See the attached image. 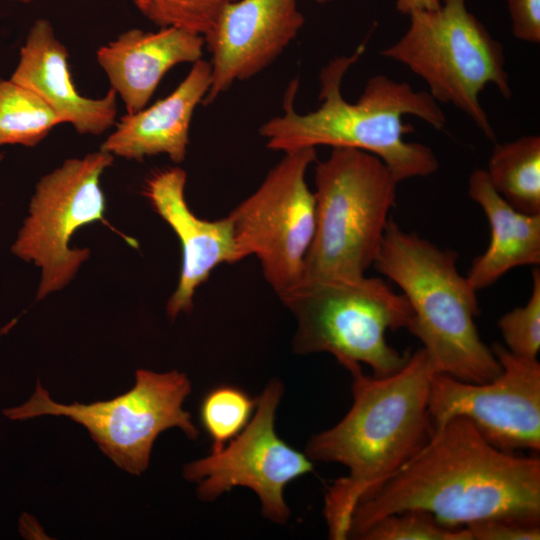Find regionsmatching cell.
I'll list each match as a JSON object with an SVG mask.
<instances>
[{
	"instance_id": "obj_12",
	"label": "cell",
	"mask_w": 540,
	"mask_h": 540,
	"mask_svg": "<svg viewBox=\"0 0 540 540\" xmlns=\"http://www.w3.org/2000/svg\"><path fill=\"white\" fill-rule=\"evenodd\" d=\"M491 350L502 369L490 381L470 383L434 373L428 398L433 430L453 417H465L502 451H539L540 363L500 343Z\"/></svg>"
},
{
	"instance_id": "obj_28",
	"label": "cell",
	"mask_w": 540,
	"mask_h": 540,
	"mask_svg": "<svg viewBox=\"0 0 540 540\" xmlns=\"http://www.w3.org/2000/svg\"><path fill=\"white\" fill-rule=\"evenodd\" d=\"M6 1H15V2H21V3H30V2H33L35 0H6Z\"/></svg>"
},
{
	"instance_id": "obj_9",
	"label": "cell",
	"mask_w": 540,
	"mask_h": 540,
	"mask_svg": "<svg viewBox=\"0 0 540 540\" xmlns=\"http://www.w3.org/2000/svg\"><path fill=\"white\" fill-rule=\"evenodd\" d=\"M316 148L284 152L260 186L229 214L238 262L254 255L280 297L297 286L315 232L314 192L306 181Z\"/></svg>"
},
{
	"instance_id": "obj_23",
	"label": "cell",
	"mask_w": 540,
	"mask_h": 540,
	"mask_svg": "<svg viewBox=\"0 0 540 540\" xmlns=\"http://www.w3.org/2000/svg\"><path fill=\"white\" fill-rule=\"evenodd\" d=\"M359 539L472 540V536L465 526H446L427 511L410 509L378 520Z\"/></svg>"
},
{
	"instance_id": "obj_3",
	"label": "cell",
	"mask_w": 540,
	"mask_h": 540,
	"mask_svg": "<svg viewBox=\"0 0 540 540\" xmlns=\"http://www.w3.org/2000/svg\"><path fill=\"white\" fill-rule=\"evenodd\" d=\"M364 51L362 43L350 56L337 57L321 69L320 105L313 111L301 114L294 109L297 82L292 83L283 113L259 129L266 146L282 152L318 146L359 149L381 159L398 183L433 174L439 167L436 155L425 144L406 141L413 128L403 120L412 115L437 130L445 127L446 116L428 91L375 75L355 102L343 97V78Z\"/></svg>"
},
{
	"instance_id": "obj_30",
	"label": "cell",
	"mask_w": 540,
	"mask_h": 540,
	"mask_svg": "<svg viewBox=\"0 0 540 540\" xmlns=\"http://www.w3.org/2000/svg\"><path fill=\"white\" fill-rule=\"evenodd\" d=\"M1 159H2V156H1V154H0V160H1Z\"/></svg>"
},
{
	"instance_id": "obj_13",
	"label": "cell",
	"mask_w": 540,
	"mask_h": 540,
	"mask_svg": "<svg viewBox=\"0 0 540 540\" xmlns=\"http://www.w3.org/2000/svg\"><path fill=\"white\" fill-rule=\"evenodd\" d=\"M298 0H234L220 11L204 37L211 55V85L203 104L214 102L235 82L268 67L304 24Z\"/></svg>"
},
{
	"instance_id": "obj_18",
	"label": "cell",
	"mask_w": 540,
	"mask_h": 540,
	"mask_svg": "<svg viewBox=\"0 0 540 540\" xmlns=\"http://www.w3.org/2000/svg\"><path fill=\"white\" fill-rule=\"evenodd\" d=\"M468 193L484 211L490 225L487 249L476 257L466 278L476 290L496 282L509 270L540 264V214L513 208L491 185L484 169L474 170Z\"/></svg>"
},
{
	"instance_id": "obj_1",
	"label": "cell",
	"mask_w": 540,
	"mask_h": 540,
	"mask_svg": "<svg viewBox=\"0 0 540 540\" xmlns=\"http://www.w3.org/2000/svg\"><path fill=\"white\" fill-rule=\"evenodd\" d=\"M410 509L451 527L486 519L539 525L540 459L502 451L467 418L453 417L358 502L348 538L359 539L378 520Z\"/></svg>"
},
{
	"instance_id": "obj_4",
	"label": "cell",
	"mask_w": 540,
	"mask_h": 540,
	"mask_svg": "<svg viewBox=\"0 0 540 540\" xmlns=\"http://www.w3.org/2000/svg\"><path fill=\"white\" fill-rule=\"evenodd\" d=\"M457 259L456 251L389 219L373 265L401 289L413 313L408 330L422 342L435 372L482 383L502 368L479 335L477 291L459 273Z\"/></svg>"
},
{
	"instance_id": "obj_27",
	"label": "cell",
	"mask_w": 540,
	"mask_h": 540,
	"mask_svg": "<svg viewBox=\"0 0 540 540\" xmlns=\"http://www.w3.org/2000/svg\"><path fill=\"white\" fill-rule=\"evenodd\" d=\"M440 0H397L396 8L403 14H409L415 10H433L438 8Z\"/></svg>"
},
{
	"instance_id": "obj_11",
	"label": "cell",
	"mask_w": 540,
	"mask_h": 540,
	"mask_svg": "<svg viewBox=\"0 0 540 540\" xmlns=\"http://www.w3.org/2000/svg\"><path fill=\"white\" fill-rule=\"evenodd\" d=\"M283 391L279 380H271L257 398L253 417L229 444L184 466L183 476L197 484L200 500L211 502L234 487H245L258 496L266 519L278 524L288 521L291 512L284 488L311 473L314 463L275 432Z\"/></svg>"
},
{
	"instance_id": "obj_29",
	"label": "cell",
	"mask_w": 540,
	"mask_h": 540,
	"mask_svg": "<svg viewBox=\"0 0 540 540\" xmlns=\"http://www.w3.org/2000/svg\"><path fill=\"white\" fill-rule=\"evenodd\" d=\"M317 2L319 3H324V2H327V1H330V0H316Z\"/></svg>"
},
{
	"instance_id": "obj_22",
	"label": "cell",
	"mask_w": 540,
	"mask_h": 540,
	"mask_svg": "<svg viewBox=\"0 0 540 540\" xmlns=\"http://www.w3.org/2000/svg\"><path fill=\"white\" fill-rule=\"evenodd\" d=\"M150 22L176 27L205 37L215 25L221 9L234 0H130Z\"/></svg>"
},
{
	"instance_id": "obj_20",
	"label": "cell",
	"mask_w": 540,
	"mask_h": 540,
	"mask_svg": "<svg viewBox=\"0 0 540 540\" xmlns=\"http://www.w3.org/2000/svg\"><path fill=\"white\" fill-rule=\"evenodd\" d=\"M59 124V117L32 90L0 77V146H35Z\"/></svg>"
},
{
	"instance_id": "obj_8",
	"label": "cell",
	"mask_w": 540,
	"mask_h": 540,
	"mask_svg": "<svg viewBox=\"0 0 540 540\" xmlns=\"http://www.w3.org/2000/svg\"><path fill=\"white\" fill-rule=\"evenodd\" d=\"M190 393L191 382L182 372L138 369L134 386L113 399L58 403L38 381L26 402L3 410V414L11 420L67 417L82 425L117 467L140 475L148 468L153 444L162 432L177 427L191 440L199 436L191 414L183 407Z\"/></svg>"
},
{
	"instance_id": "obj_6",
	"label": "cell",
	"mask_w": 540,
	"mask_h": 540,
	"mask_svg": "<svg viewBox=\"0 0 540 540\" xmlns=\"http://www.w3.org/2000/svg\"><path fill=\"white\" fill-rule=\"evenodd\" d=\"M316 222L301 281L365 276L379 252L398 182L377 156L334 147L315 166Z\"/></svg>"
},
{
	"instance_id": "obj_21",
	"label": "cell",
	"mask_w": 540,
	"mask_h": 540,
	"mask_svg": "<svg viewBox=\"0 0 540 540\" xmlns=\"http://www.w3.org/2000/svg\"><path fill=\"white\" fill-rule=\"evenodd\" d=\"M257 398L240 388L223 385L209 391L200 406V420L212 441L211 452H218L249 423Z\"/></svg>"
},
{
	"instance_id": "obj_2",
	"label": "cell",
	"mask_w": 540,
	"mask_h": 540,
	"mask_svg": "<svg viewBox=\"0 0 540 540\" xmlns=\"http://www.w3.org/2000/svg\"><path fill=\"white\" fill-rule=\"evenodd\" d=\"M435 370L423 348L386 377L353 370V403L332 428L313 435L305 454L339 463L348 474L328 486L323 514L332 540L348 539L358 502L407 462L430 438L428 398Z\"/></svg>"
},
{
	"instance_id": "obj_15",
	"label": "cell",
	"mask_w": 540,
	"mask_h": 540,
	"mask_svg": "<svg viewBox=\"0 0 540 540\" xmlns=\"http://www.w3.org/2000/svg\"><path fill=\"white\" fill-rule=\"evenodd\" d=\"M69 53L49 20L34 21L20 49L10 79L37 94L79 134L100 135L116 123L117 94L110 90L101 98H88L75 87Z\"/></svg>"
},
{
	"instance_id": "obj_10",
	"label": "cell",
	"mask_w": 540,
	"mask_h": 540,
	"mask_svg": "<svg viewBox=\"0 0 540 540\" xmlns=\"http://www.w3.org/2000/svg\"><path fill=\"white\" fill-rule=\"evenodd\" d=\"M113 160L102 150L70 158L37 183L11 250L41 269L38 300L66 286L88 259L89 249L70 248V240L81 227L103 220L101 177Z\"/></svg>"
},
{
	"instance_id": "obj_17",
	"label": "cell",
	"mask_w": 540,
	"mask_h": 540,
	"mask_svg": "<svg viewBox=\"0 0 540 540\" xmlns=\"http://www.w3.org/2000/svg\"><path fill=\"white\" fill-rule=\"evenodd\" d=\"M210 85V62L200 59L168 96L122 116L100 150L134 160L166 154L173 162L181 163L186 157L194 111Z\"/></svg>"
},
{
	"instance_id": "obj_24",
	"label": "cell",
	"mask_w": 540,
	"mask_h": 540,
	"mask_svg": "<svg viewBox=\"0 0 540 540\" xmlns=\"http://www.w3.org/2000/svg\"><path fill=\"white\" fill-rule=\"evenodd\" d=\"M532 293L527 303L504 314L498 321L506 348L513 354L537 359L540 351V271L532 272Z\"/></svg>"
},
{
	"instance_id": "obj_25",
	"label": "cell",
	"mask_w": 540,
	"mask_h": 540,
	"mask_svg": "<svg viewBox=\"0 0 540 540\" xmlns=\"http://www.w3.org/2000/svg\"><path fill=\"white\" fill-rule=\"evenodd\" d=\"M472 540H539L540 525L486 519L465 526Z\"/></svg>"
},
{
	"instance_id": "obj_14",
	"label": "cell",
	"mask_w": 540,
	"mask_h": 540,
	"mask_svg": "<svg viewBox=\"0 0 540 540\" xmlns=\"http://www.w3.org/2000/svg\"><path fill=\"white\" fill-rule=\"evenodd\" d=\"M186 179L183 169L170 167L153 173L144 188L153 209L180 241L179 281L166 306L171 319L192 310L196 290L217 266L238 262L231 219L227 215L209 221L196 216L185 199Z\"/></svg>"
},
{
	"instance_id": "obj_16",
	"label": "cell",
	"mask_w": 540,
	"mask_h": 540,
	"mask_svg": "<svg viewBox=\"0 0 540 540\" xmlns=\"http://www.w3.org/2000/svg\"><path fill=\"white\" fill-rule=\"evenodd\" d=\"M204 37L176 27L146 32L129 29L96 52L111 89L128 114L145 108L165 74L202 59Z\"/></svg>"
},
{
	"instance_id": "obj_7",
	"label": "cell",
	"mask_w": 540,
	"mask_h": 540,
	"mask_svg": "<svg viewBox=\"0 0 540 540\" xmlns=\"http://www.w3.org/2000/svg\"><path fill=\"white\" fill-rule=\"evenodd\" d=\"M408 16L406 32L380 54L406 66L425 81L436 102L454 105L495 141L480 94L493 85L504 98L512 95L503 44L467 9L465 0H440L438 8Z\"/></svg>"
},
{
	"instance_id": "obj_5",
	"label": "cell",
	"mask_w": 540,
	"mask_h": 540,
	"mask_svg": "<svg viewBox=\"0 0 540 540\" xmlns=\"http://www.w3.org/2000/svg\"><path fill=\"white\" fill-rule=\"evenodd\" d=\"M279 298L297 323V354L330 353L349 372L368 365L374 377L395 374L409 359L386 333L408 330L411 307L380 278L301 281Z\"/></svg>"
},
{
	"instance_id": "obj_26",
	"label": "cell",
	"mask_w": 540,
	"mask_h": 540,
	"mask_svg": "<svg viewBox=\"0 0 540 540\" xmlns=\"http://www.w3.org/2000/svg\"><path fill=\"white\" fill-rule=\"evenodd\" d=\"M514 37L523 42L540 43V0H507Z\"/></svg>"
},
{
	"instance_id": "obj_19",
	"label": "cell",
	"mask_w": 540,
	"mask_h": 540,
	"mask_svg": "<svg viewBox=\"0 0 540 540\" xmlns=\"http://www.w3.org/2000/svg\"><path fill=\"white\" fill-rule=\"evenodd\" d=\"M497 193L516 210L540 214V137L495 144L485 170Z\"/></svg>"
}]
</instances>
